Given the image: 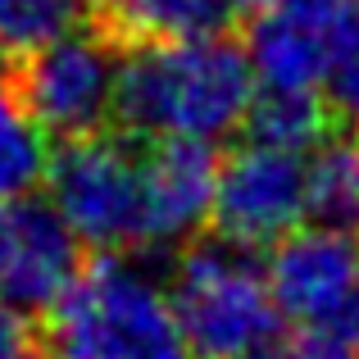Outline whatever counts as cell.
Instances as JSON below:
<instances>
[{"label": "cell", "mask_w": 359, "mask_h": 359, "mask_svg": "<svg viewBox=\"0 0 359 359\" xmlns=\"http://www.w3.org/2000/svg\"><path fill=\"white\" fill-rule=\"evenodd\" d=\"M87 14V0H0V60L32 50Z\"/></svg>", "instance_id": "obj_15"}, {"label": "cell", "mask_w": 359, "mask_h": 359, "mask_svg": "<svg viewBox=\"0 0 359 359\" xmlns=\"http://www.w3.org/2000/svg\"><path fill=\"white\" fill-rule=\"evenodd\" d=\"M168 300L196 359H245L282 323L264 264L223 237L177 245Z\"/></svg>", "instance_id": "obj_3"}, {"label": "cell", "mask_w": 359, "mask_h": 359, "mask_svg": "<svg viewBox=\"0 0 359 359\" xmlns=\"http://www.w3.org/2000/svg\"><path fill=\"white\" fill-rule=\"evenodd\" d=\"M269 287L278 314L296 327H341L359 337V250L346 232L296 228L269 245Z\"/></svg>", "instance_id": "obj_8"}, {"label": "cell", "mask_w": 359, "mask_h": 359, "mask_svg": "<svg viewBox=\"0 0 359 359\" xmlns=\"http://www.w3.org/2000/svg\"><path fill=\"white\" fill-rule=\"evenodd\" d=\"M50 205L64 214L78 241L100 255L141 250V177L137 141L109 128L87 137H64L46 168Z\"/></svg>", "instance_id": "obj_5"}, {"label": "cell", "mask_w": 359, "mask_h": 359, "mask_svg": "<svg viewBox=\"0 0 359 359\" xmlns=\"http://www.w3.org/2000/svg\"><path fill=\"white\" fill-rule=\"evenodd\" d=\"M0 359H46V332L36 314L0 300Z\"/></svg>", "instance_id": "obj_18"}, {"label": "cell", "mask_w": 359, "mask_h": 359, "mask_svg": "<svg viewBox=\"0 0 359 359\" xmlns=\"http://www.w3.org/2000/svg\"><path fill=\"white\" fill-rule=\"evenodd\" d=\"M305 219L332 232H359V141L327 132L305 159Z\"/></svg>", "instance_id": "obj_11"}, {"label": "cell", "mask_w": 359, "mask_h": 359, "mask_svg": "<svg viewBox=\"0 0 359 359\" xmlns=\"http://www.w3.org/2000/svg\"><path fill=\"white\" fill-rule=\"evenodd\" d=\"M245 359H359V337L341 327H296L287 337L273 332Z\"/></svg>", "instance_id": "obj_16"}, {"label": "cell", "mask_w": 359, "mask_h": 359, "mask_svg": "<svg viewBox=\"0 0 359 359\" xmlns=\"http://www.w3.org/2000/svg\"><path fill=\"white\" fill-rule=\"evenodd\" d=\"M255 0H128L109 27L132 36H196V32H228L250 14Z\"/></svg>", "instance_id": "obj_14"}, {"label": "cell", "mask_w": 359, "mask_h": 359, "mask_svg": "<svg viewBox=\"0 0 359 359\" xmlns=\"http://www.w3.org/2000/svg\"><path fill=\"white\" fill-rule=\"evenodd\" d=\"M123 36L96 14L69 23L64 32L36 41L32 50L14 55L18 96L27 100L32 118L50 137H87L114 123Z\"/></svg>", "instance_id": "obj_4"}, {"label": "cell", "mask_w": 359, "mask_h": 359, "mask_svg": "<svg viewBox=\"0 0 359 359\" xmlns=\"http://www.w3.org/2000/svg\"><path fill=\"white\" fill-rule=\"evenodd\" d=\"M137 177H141V250H177L210 228L214 182H219L214 141H191V137L137 141Z\"/></svg>", "instance_id": "obj_9"}, {"label": "cell", "mask_w": 359, "mask_h": 359, "mask_svg": "<svg viewBox=\"0 0 359 359\" xmlns=\"http://www.w3.org/2000/svg\"><path fill=\"white\" fill-rule=\"evenodd\" d=\"M50 168V132L32 118L9 60H0V201L27 196L46 182Z\"/></svg>", "instance_id": "obj_12"}, {"label": "cell", "mask_w": 359, "mask_h": 359, "mask_svg": "<svg viewBox=\"0 0 359 359\" xmlns=\"http://www.w3.org/2000/svg\"><path fill=\"white\" fill-rule=\"evenodd\" d=\"M355 18L359 0H255L241 18L255 82L318 91Z\"/></svg>", "instance_id": "obj_7"}, {"label": "cell", "mask_w": 359, "mask_h": 359, "mask_svg": "<svg viewBox=\"0 0 359 359\" xmlns=\"http://www.w3.org/2000/svg\"><path fill=\"white\" fill-rule=\"evenodd\" d=\"M46 346L55 359H196L177 327L168 287L128 255L82 264L50 309Z\"/></svg>", "instance_id": "obj_2"}, {"label": "cell", "mask_w": 359, "mask_h": 359, "mask_svg": "<svg viewBox=\"0 0 359 359\" xmlns=\"http://www.w3.org/2000/svg\"><path fill=\"white\" fill-rule=\"evenodd\" d=\"M250 100V55H245V41L228 32L123 41L114 123L128 137L219 141L245 123Z\"/></svg>", "instance_id": "obj_1"}, {"label": "cell", "mask_w": 359, "mask_h": 359, "mask_svg": "<svg viewBox=\"0 0 359 359\" xmlns=\"http://www.w3.org/2000/svg\"><path fill=\"white\" fill-rule=\"evenodd\" d=\"M82 250L87 245L50 201L32 191L0 201V300L50 314L82 273Z\"/></svg>", "instance_id": "obj_10"}, {"label": "cell", "mask_w": 359, "mask_h": 359, "mask_svg": "<svg viewBox=\"0 0 359 359\" xmlns=\"http://www.w3.org/2000/svg\"><path fill=\"white\" fill-rule=\"evenodd\" d=\"M245 137L269 141V146L287 150H309L332 132V109L318 91H296V87H259L245 109Z\"/></svg>", "instance_id": "obj_13"}, {"label": "cell", "mask_w": 359, "mask_h": 359, "mask_svg": "<svg viewBox=\"0 0 359 359\" xmlns=\"http://www.w3.org/2000/svg\"><path fill=\"white\" fill-rule=\"evenodd\" d=\"M323 100L332 109L337 123H346L351 132H359V18L351 27V36L341 41L332 69L323 78Z\"/></svg>", "instance_id": "obj_17"}, {"label": "cell", "mask_w": 359, "mask_h": 359, "mask_svg": "<svg viewBox=\"0 0 359 359\" xmlns=\"http://www.w3.org/2000/svg\"><path fill=\"white\" fill-rule=\"evenodd\" d=\"M214 232L245 250H269L305 223V155L245 137L219 159Z\"/></svg>", "instance_id": "obj_6"}]
</instances>
